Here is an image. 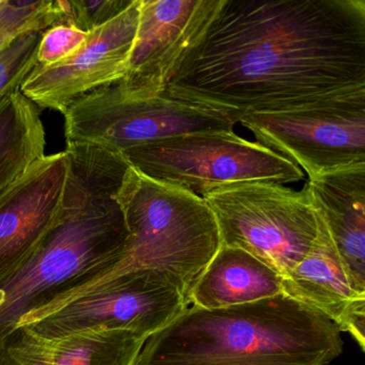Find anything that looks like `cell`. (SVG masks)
<instances>
[{
	"label": "cell",
	"mask_w": 365,
	"mask_h": 365,
	"mask_svg": "<svg viewBox=\"0 0 365 365\" xmlns=\"http://www.w3.org/2000/svg\"><path fill=\"white\" fill-rule=\"evenodd\" d=\"M67 175L65 151L44 155L0 193V279L35 250L54 223Z\"/></svg>",
	"instance_id": "obj_12"
},
{
	"label": "cell",
	"mask_w": 365,
	"mask_h": 365,
	"mask_svg": "<svg viewBox=\"0 0 365 365\" xmlns=\"http://www.w3.org/2000/svg\"><path fill=\"white\" fill-rule=\"evenodd\" d=\"M63 116L67 143H86L117 153L183 134L234 131L239 123L165 93L129 95L116 83L80 98Z\"/></svg>",
	"instance_id": "obj_9"
},
{
	"label": "cell",
	"mask_w": 365,
	"mask_h": 365,
	"mask_svg": "<svg viewBox=\"0 0 365 365\" xmlns=\"http://www.w3.org/2000/svg\"><path fill=\"white\" fill-rule=\"evenodd\" d=\"M57 22L56 1L0 0V50L21 36L46 31Z\"/></svg>",
	"instance_id": "obj_18"
},
{
	"label": "cell",
	"mask_w": 365,
	"mask_h": 365,
	"mask_svg": "<svg viewBox=\"0 0 365 365\" xmlns=\"http://www.w3.org/2000/svg\"><path fill=\"white\" fill-rule=\"evenodd\" d=\"M222 245L238 247L287 277L318 236L317 210L307 185L296 191L270 181L235 183L202 196Z\"/></svg>",
	"instance_id": "obj_5"
},
{
	"label": "cell",
	"mask_w": 365,
	"mask_h": 365,
	"mask_svg": "<svg viewBox=\"0 0 365 365\" xmlns=\"http://www.w3.org/2000/svg\"><path fill=\"white\" fill-rule=\"evenodd\" d=\"M46 130L37 106L21 91L0 100V193L43 157Z\"/></svg>",
	"instance_id": "obj_16"
},
{
	"label": "cell",
	"mask_w": 365,
	"mask_h": 365,
	"mask_svg": "<svg viewBox=\"0 0 365 365\" xmlns=\"http://www.w3.org/2000/svg\"><path fill=\"white\" fill-rule=\"evenodd\" d=\"M42 34L43 31L21 36L7 48L0 50V100L20 91L27 76L37 66Z\"/></svg>",
	"instance_id": "obj_19"
},
{
	"label": "cell",
	"mask_w": 365,
	"mask_h": 365,
	"mask_svg": "<svg viewBox=\"0 0 365 365\" xmlns=\"http://www.w3.org/2000/svg\"><path fill=\"white\" fill-rule=\"evenodd\" d=\"M223 0H140L135 41L119 88L138 97L165 91Z\"/></svg>",
	"instance_id": "obj_11"
},
{
	"label": "cell",
	"mask_w": 365,
	"mask_h": 365,
	"mask_svg": "<svg viewBox=\"0 0 365 365\" xmlns=\"http://www.w3.org/2000/svg\"><path fill=\"white\" fill-rule=\"evenodd\" d=\"M133 0H76L56 1L57 24L76 27L89 33L125 11Z\"/></svg>",
	"instance_id": "obj_20"
},
{
	"label": "cell",
	"mask_w": 365,
	"mask_h": 365,
	"mask_svg": "<svg viewBox=\"0 0 365 365\" xmlns=\"http://www.w3.org/2000/svg\"><path fill=\"white\" fill-rule=\"evenodd\" d=\"M362 86L364 0H223L163 93L239 121Z\"/></svg>",
	"instance_id": "obj_1"
},
{
	"label": "cell",
	"mask_w": 365,
	"mask_h": 365,
	"mask_svg": "<svg viewBox=\"0 0 365 365\" xmlns=\"http://www.w3.org/2000/svg\"><path fill=\"white\" fill-rule=\"evenodd\" d=\"M187 296L185 286L165 271L129 269L21 327L48 341L91 330H129L148 339L189 307Z\"/></svg>",
	"instance_id": "obj_8"
},
{
	"label": "cell",
	"mask_w": 365,
	"mask_h": 365,
	"mask_svg": "<svg viewBox=\"0 0 365 365\" xmlns=\"http://www.w3.org/2000/svg\"><path fill=\"white\" fill-rule=\"evenodd\" d=\"M87 37L88 33L76 27L53 25L42 34L38 48V63L50 66L66 61L84 46Z\"/></svg>",
	"instance_id": "obj_22"
},
{
	"label": "cell",
	"mask_w": 365,
	"mask_h": 365,
	"mask_svg": "<svg viewBox=\"0 0 365 365\" xmlns=\"http://www.w3.org/2000/svg\"><path fill=\"white\" fill-rule=\"evenodd\" d=\"M140 18V0L106 24L89 31L84 46L55 65L37 63L20 91L37 108L65 114L91 91L118 83L129 70Z\"/></svg>",
	"instance_id": "obj_10"
},
{
	"label": "cell",
	"mask_w": 365,
	"mask_h": 365,
	"mask_svg": "<svg viewBox=\"0 0 365 365\" xmlns=\"http://www.w3.org/2000/svg\"><path fill=\"white\" fill-rule=\"evenodd\" d=\"M117 200L129 245L108 277L129 269H159L176 277L189 294L222 245L217 220L204 198L151 180L130 166Z\"/></svg>",
	"instance_id": "obj_4"
},
{
	"label": "cell",
	"mask_w": 365,
	"mask_h": 365,
	"mask_svg": "<svg viewBox=\"0 0 365 365\" xmlns=\"http://www.w3.org/2000/svg\"><path fill=\"white\" fill-rule=\"evenodd\" d=\"M341 331L352 335L361 349L365 347V297L356 299L339 324Z\"/></svg>",
	"instance_id": "obj_23"
},
{
	"label": "cell",
	"mask_w": 365,
	"mask_h": 365,
	"mask_svg": "<svg viewBox=\"0 0 365 365\" xmlns=\"http://www.w3.org/2000/svg\"><path fill=\"white\" fill-rule=\"evenodd\" d=\"M0 365H51V341L19 327L0 341Z\"/></svg>",
	"instance_id": "obj_21"
},
{
	"label": "cell",
	"mask_w": 365,
	"mask_h": 365,
	"mask_svg": "<svg viewBox=\"0 0 365 365\" xmlns=\"http://www.w3.org/2000/svg\"><path fill=\"white\" fill-rule=\"evenodd\" d=\"M143 176L202 197L235 183L299 182L304 173L283 155L234 131L200 132L123 151Z\"/></svg>",
	"instance_id": "obj_6"
},
{
	"label": "cell",
	"mask_w": 365,
	"mask_h": 365,
	"mask_svg": "<svg viewBox=\"0 0 365 365\" xmlns=\"http://www.w3.org/2000/svg\"><path fill=\"white\" fill-rule=\"evenodd\" d=\"M65 153L67 181L54 223L0 279V341L112 274L127 256L117 193L130 164L123 153L86 143H67Z\"/></svg>",
	"instance_id": "obj_2"
},
{
	"label": "cell",
	"mask_w": 365,
	"mask_h": 365,
	"mask_svg": "<svg viewBox=\"0 0 365 365\" xmlns=\"http://www.w3.org/2000/svg\"><path fill=\"white\" fill-rule=\"evenodd\" d=\"M328 316L285 294L221 309L187 307L134 365H330L343 351Z\"/></svg>",
	"instance_id": "obj_3"
},
{
	"label": "cell",
	"mask_w": 365,
	"mask_h": 365,
	"mask_svg": "<svg viewBox=\"0 0 365 365\" xmlns=\"http://www.w3.org/2000/svg\"><path fill=\"white\" fill-rule=\"evenodd\" d=\"M317 215V239L309 254L284 277L282 287L283 294L318 309L339 327L351 303L365 294H356L350 286L318 210Z\"/></svg>",
	"instance_id": "obj_15"
},
{
	"label": "cell",
	"mask_w": 365,
	"mask_h": 365,
	"mask_svg": "<svg viewBox=\"0 0 365 365\" xmlns=\"http://www.w3.org/2000/svg\"><path fill=\"white\" fill-rule=\"evenodd\" d=\"M146 337L129 330H91L51 341V365H134Z\"/></svg>",
	"instance_id": "obj_17"
},
{
	"label": "cell",
	"mask_w": 365,
	"mask_h": 365,
	"mask_svg": "<svg viewBox=\"0 0 365 365\" xmlns=\"http://www.w3.org/2000/svg\"><path fill=\"white\" fill-rule=\"evenodd\" d=\"M262 146L296 164L309 179L365 163V86L239 118Z\"/></svg>",
	"instance_id": "obj_7"
},
{
	"label": "cell",
	"mask_w": 365,
	"mask_h": 365,
	"mask_svg": "<svg viewBox=\"0 0 365 365\" xmlns=\"http://www.w3.org/2000/svg\"><path fill=\"white\" fill-rule=\"evenodd\" d=\"M279 273L238 247L221 245L189 292V304L221 309L283 294Z\"/></svg>",
	"instance_id": "obj_14"
},
{
	"label": "cell",
	"mask_w": 365,
	"mask_h": 365,
	"mask_svg": "<svg viewBox=\"0 0 365 365\" xmlns=\"http://www.w3.org/2000/svg\"><path fill=\"white\" fill-rule=\"evenodd\" d=\"M305 185L350 286L356 294H365V163L337 168Z\"/></svg>",
	"instance_id": "obj_13"
}]
</instances>
